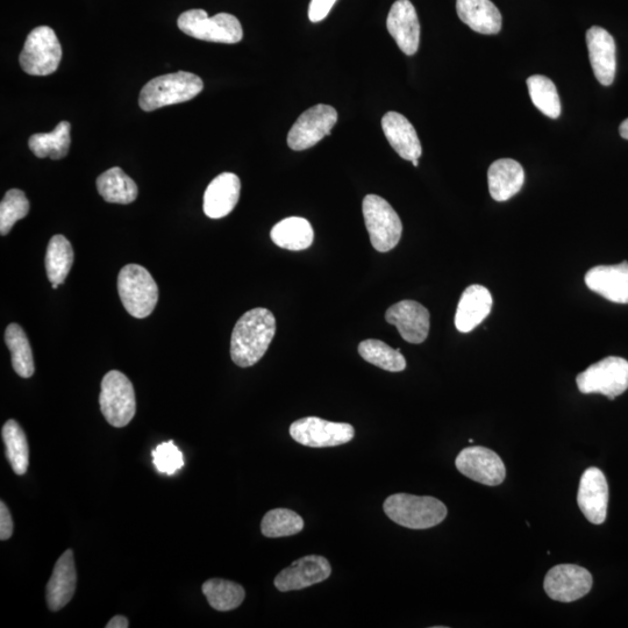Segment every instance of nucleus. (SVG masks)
I'll return each mask as SVG.
<instances>
[{"instance_id": "nucleus-26", "label": "nucleus", "mask_w": 628, "mask_h": 628, "mask_svg": "<svg viewBox=\"0 0 628 628\" xmlns=\"http://www.w3.org/2000/svg\"><path fill=\"white\" fill-rule=\"evenodd\" d=\"M270 237L276 246L298 252L311 247L314 231L310 221L290 217L276 224L271 230Z\"/></svg>"}, {"instance_id": "nucleus-24", "label": "nucleus", "mask_w": 628, "mask_h": 628, "mask_svg": "<svg viewBox=\"0 0 628 628\" xmlns=\"http://www.w3.org/2000/svg\"><path fill=\"white\" fill-rule=\"evenodd\" d=\"M456 11L462 23L477 33L492 35L502 30V13L491 0H456Z\"/></svg>"}, {"instance_id": "nucleus-40", "label": "nucleus", "mask_w": 628, "mask_h": 628, "mask_svg": "<svg viewBox=\"0 0 628 628\" xmlns=\"http://www.w3.org/2000/svg\"><path fill=\"white\" fill-rule=\"evenodd\" d=\"M128 620L124 616H116L113 617L109 623H107L106 628H127Z\"/></svg>"}, {"instance_id": "nucleus-34", "label": "nucleus", "mask_w": 628, "mask_h": 628, "mask_svg": "<svg viewBox=\"0 0 628 628\" xmlns=\"http://www.w3.org/2000/svg\"><path fill=\"white\" fill-rule=\"evenodd\" d=\"M527 87L533 104L541 113L552 119L560 117V97L552 80L546 76L534 75L528 78Z\"/></svg>"}, {"instance_id": "nucleus-43", "label": "nucleus", "mask_w": 628, "mask_h": 628, "mask_svg": "<svg viewBox=\"0 0 628 628\" xmlns=\"http://www.w3.org/2000/svg\"><path fill=\"white\" fill-rule=\"evenodd\" d=\"M59 285H60V284L53 283V284H52V287H53V289H54V290H56L57 288H59Z\"/></svg>"}, {"instance_id": "nucleus-23", "label": "nucleus", "mask_w": 628, "mask_h": 628, "mask_svg": "<svg viewBox=\"0 0 628 628\" xmlns=\"http://www.w3.org/2000/svg\"><path fill=\"white\" fill-rule=\"evenodd\" d=\"M77 573L74 552H64L57 560L51 580L47 584V604L51 611H60L73 599L76 591Z\"/></svg>"}, {"instance_id": "nucleus-33", "label": "nucleus", "mask_w": 628, "mask_h": 628, "mask_svg": "<svg viewBox=\"0 0 628 628\" xmlns=\"http://www.w3.org/2000/svg\"><path fill=\"white\" fill-rule=\"evenodd\" d=\"M363 360L390 373H401L406 368V360L401 349H394L381 340L369 339L359 345Z\"/></svg>"}, {"instance_id": "nucleus-21", "label": "nucleus", "mask_w": 628, "mask_h": 628, "mask_svg": "<svg viewBox=\"0 0 628 628\" xmlns=\"http://www.w3.org/2000/svg\"><path fill=\"white\" fill-rule=\"evenodd\" d=\"M494 299L483 285H470L463 292L455 314V326L461 333H469L489 316Z\"/></svg>"}, {"instance_id": "nucleus-19", "label": "nucleus", "mask_w": 628, "mask_h": 628, "mask_svg": "<svg viewBox=\"0 0 628 628\" xmlns=\"http://www.w3.org/2000/svg\"><path fill=\"white\" fill-rule=\"evenodd\" d=\"M584 281L591 291L608 301L628 304V262L591 268Z\"/></svg>"}, {"instance_id": "nucleus-1", "label": "nucleus", "mask_w": 628, "mask_h": 628, "mask_svg": "<svg viewBox=\"0 0 628 628\" xmlns=\"http://www.w3.org/2000/svg\"><path fill=\"white\" fill-rule=\"evenodd\" d=\"M276 334V319L268 309L248 311L235 324L231 339V358L235 365H256L267 353Z\"/></svg>"}, {"instance_id": "nucleus-38", "label": "nucleus", "mask_w": 628, "mask_h": 628, "mask_svg": "<svg viewBox=\"0 0 628 628\" xmlns=\"http://www.w3.org/2000/svg\"><path fill=\"white\" fill-rule=\"evenodd\" d=\"M337 0H311L309 7V19L312 23L324 20L333 9Z\"/></svg>"}, {"instance_id": "nucleus-4", "label": "nucleus", "mask_w": 628, "mask_h": 628, "mask_svg": "<svg viewBox=\"0 0 628 628\" xmlns=\"http://www.w3.org/2000/svg\"><path fill=\"white\" fill-rule=\"evenodd\" d=\"M118 292L125 310L138 319L151 316L159 302V288L153 276L139 264H127L120 270Z\"/></svg>"}, {"instance_id": "nucleus-22", "label": "nucleus", "mask_w": 628, "mask_h": 628, "mask_svg": "<svg viewBox=\"0 0 628 628\" xmlns=\"http://www.w3.org/2000/svg\"><path fill=\"white\" fill-rule=\"evenodd\" d=\"M382 128L385 138L402 159L412 162L423 154L415 127L403 114L388 112L382 118Z\"/></svg>"}, {"instance_id": "nucleus-18", "label": "nucleus", "mask_w": 628, "mask_h": 628, "mask_svg": "<svg viewBox=\"0 0 628 628\" xmlns=\"http://www.w3.org/2000/svg\"><path fill=\"white\" fill-rule=\"evenodd\" d=\"M587 45L592 70L599 83L610 87L617 69L616 42L602 27H591L587 32Z\"/></svg>"}, {"instance_id": "nucleus-5", "label": "nucleus", "mask_w": 628, "mask_h": 628, "mask_svg": "<svg viewBox=\"0 0 628 628\" xmlns=\"http://www.w3.org/2000/svg\"><path fill=\"white\" fill-rule=\"evenodd\" d=\"M177 24L189 37L217 44L234 45L244 38L240 21L230 13L210 18L204 10H190L181 14Z\"/></svg>"}, {"instance_id": "nucleus-15", "label": "nucleus", "mask_w": 628, "mask_h": 628, "mask_svg": "<svg viewBox=\"0 0 628 628\" xmlns=\"http://www.w3.org/2000/svg\"><path fill=\"white\" fill-rule=\"evenodd\" d=\"M331 574L330 562L323 556H304L276 576L275 587L282 592L302 590L326 581Z\"/></svg>"}, {"instance_id": "nucleus-32", "label": "nucleus", "mask_w": 628, "mask_h": 628, "mask_svg": "<svg viewBox=\"0 0 628 628\" xmlns=\"http://www.w3.org/2000/svg\"><path fill=\"white\" fill-rule=\"evenodd\" d=\"M202 590L212 608L221 612L238 609L246 597L245 589L240 584L221 578L206 581Z\"/></svg>"}, {"instance_id": "nucleus-20", "label": "nucleus", "mask_w": 628, "mask_h": 628, "mask_svg": "<svg viewBox=\"0 0 628 628\" xmlns=\"http://www.w3.org/2000/svg\"><path fill=\"white\" fill-rule=\"evenodd\" d=\"M240 178L232 173H224L210 183L204 194V213L211 219L228 216L240 198Z\"/></svg>"}, {"instance_id": "nucleus-42", "label": "nucleus", "mask_w": 628, "mask_h": 628, "mask_svg": "<svg viewBox=\"0 0 628 628\" xmlns=\"http://www.w3.org/2000/svg\"><path fill=\"white\" fill-rule=\"evenodd\" d=\"M412 163H413V166H415V167H418V166H419V162H418V160L412 161Z\"/></svg>"}, {"instance_id": "nucleus-28", "label": "nucleus", "mask_w": 628, "mask_h": 628, "mask_svg": "<svg viewBox=\"0 0 628 628\" xmlns=\"http://www.w3.org/2000/svg\"><path fill=\"white\" fill-rule=\"evenodd\" d=\"M71 125L68 121H61L51 133H38L32 135L30 149L39 159L61 160L69 153Z\"/></svg>"}, {"instance_id": "nucleus-6", "label": "nucleus", "mask_w": 628, "mask_h": 628, "mask_svg": "<svg viewBox=\"0 0 628 628\" xmlns=\"http://www.w3.org/2000/svg\"><path fill=\"white\" fill-rule=\"evenodd\" d=\"M363 217L371 245L380 253L392 251L401 241L403 224L397 212L384 198L368 195L363 199Z\"/></svg>"}, {"instance_id": "nucleus-41", "label": "nucleus", "mask_w": 628, "mask_h": 628, "mask_svg": "<svg viewBox=\"0 0 628 628\" xmlns=\"http://www.w3.org/2000/svg\"><path fill=\"white\" fill-rule=\"evenodd\" d=\"M619 133L620 135H622V138L628 140V119H626L624 123L620 125Z\"/></svg>"}, {"instance_id": "nucleus-35", "label": "nucleus", "mask_w": 628, "mask_h": 628, "mask_svg": "<svg viewBox=\"0 0 628 628\" xmlns=\"http://www.w3.org/2000/svg\"><path fill=\"white\" fill-rule=\"evenodd\" d=\"M304 520L295 511L275 509L267 512L261 523V531L267 538L291 537L302 532Z\"/></svg>"}, {"instance_id": "nucleus-30", "label": "nucleus", "mask_w": 628, "mask_h": 628, "mask_svg": "<svg viewBox=\"0 0 628 628\" xmlns=\"http://www.w3.org/2000/svg\"><path fill=\"white\" fill-rule=\"evenodd\" d=\"M7 460L17 475H25L30 466V446L26 434L16 420L6 421L2 430Z\"/></svg>"}, {"instance_id": "nucleus-25", "label": "nucleus", "mask_w": 628, "mask_h": 628, "mask_svg": "<svg viewBox=\"0 0 628 628\" xmlns=\"http://www.w3.org/2000/svg\"><path fill=\"white\" fill-rule=\"evenodd\" d=\"M524 182V168L515 160H497L489 168V191L496 202H506L516 196L522 190Z\"/></svg>"}, {"instance_id": "nucleus-27", "label": "nucleus", "mask_w": 628, "mask_h": 628, "mask_svg": "<svg viewBox=\"0 0 628 628\" xmlns=\"http://www.w3.org/2000/svg\"><path fill=\"white\" fill-rule=\"evenodd\" d=\"M97 190L107 203L126 205L138 198L137 184L118 167L106 170L97 178Z\"/></svg>"}, {"instance_id": "nucleus-9", "label": "nucleus", "mask_w": 628, "mask_h": 628, "mask_svg": "<svg viewBox=\"0 0 628 628\" xmlns=\"http://www.w3.org/2000/svg\"><path fill=\"white\" fill-rule=\"evenodd\" d=\"M576 383L582 394L615 399L628 389V361L610 356L584 370L576 377Z\"/></svg>"}, {"instance_id": "nucleus-13", "label": "nucleus", "mask_w": 628, "mask_h": 628, "mask_svg": "<svg viewBox=\"0 0 628 628\" xmlns=\"http://www.w3.org/2000/svg\"><path fill=\"white\" fill-rule=\"evenodd\" d=\"M592 583L594 580L589 570L576 565H560L549 570L544 588L553 601L572 603L588 595Z\"/></svg>"}, {"instance_id": "nucleus-11", "label": "nucleus", "mask_w": 628, "mask_h": 628, "mask_svg": "<svg viewBox=\"0 0 628 628\" xmlns=\"http://www.w3.org/2000/svg\"><path fill=\"white\" fill-rule=\"evenodd\" d=\"M338 121V112L330 105L310 107L299 117L288 134V146L301 152L314 147L331 133Z\"/></svg>"}, {"instance_id": "nucleus-12", "label": "nucleus", "mask_w": 628, "mask_h": 628, "mask_svg": "<svg viewBox=\"0 0 628 628\" xmlns=\"http://www.w3.org/2000/svg\"><path fill=\"white\" fill-rule=\"evenodd\" d=\"M455 466L470 480L489 487L502 484L506 477L504 462L498 454L481 446L463 449L456 458Z\"/></svg>"}, {"instance_id": "nucleus-31", "label": "nucleus", "mask_w": 628, "mask_h": 628, "mask_svg": "<svg viewBox=\"0 0 628 628\" xmlns=\"http://www.w3.org/2000/svg\"><path fill=\"white\" fill-rule=\"evenodd\" d=\"M5 342L10 349L12 367L16 373L23 378H30L34 375L35 366L33 352L27 335L18 324H10L6 328Z\"/></svg>"}, {"instance_id": "nucleus-29", "label": "nucleus", "mask_w": 628, "mask_h": 628, "mask_svg": "<svg viewBox=\"0 0 628 628\" xmlns=\"http://www.w3.org/2000/svg\"><path fill=\"white\" fill-rule=\"evenodd\" d=\"M74 249L64 235H54L46 253V271L51 283L62 285L74 264Z\"/></svg>"}, {"instance_id": "nucleus-17", "label": "nucleus", "mask_w": 628, "mask_h": 628, "mask_svg": "<svg viewBox=\"0 0 628 628\" xmlns=\"http://www.w3.org/2000/svg\"><path fill=\"white\" fill-rule=\"evenodd\" d=\"M387 28L404 54L412 56L418 52L420 24L415 6L410 0H397L391 6Z\"/></svg>"}, {"instance_id": "nucleus-16", "label": "nucleus", "mask_w": 628, "mask_h": 628, "mask_svg": "<svg viewBox=\"0 0 628 628\" xmlns=\"http://www.w3.org/2000/svg\"><path fill=\"white\" fill-rule=\"evenodd\" d=\"M385 320L395 326L402 338L410 344H423L430 333V312L415 301H402L392 305Z\"/></svg>"}, {"instance_id": "nucleus-39", "label": "nucleus", "mask_w": 628, "mask_h": 628, "mask_svg": "<svg viewBox=\"0 0 628 628\" xmlns=\"http://www.w3.org/2000/svg\"><path fill=\"white\" fill-rule=\"evenodd\" d=\"M13 534V519L4 502L0 503V540H9Z\"/></svg>"}, {"instance_id": "nucleus-37", "label": "nucleus", "mask_w": 628, "mask_h": 628, "mask_svg": "<svg viewBox=\"0 0 628 628\" xmlns=\"http://www.w3.org/2000/svg\"><path fill=\"white\" fill-rule=\"evenodd\" d=\"M153 463L159 473L171 476L183 468L184 458L175 442L168 441L154 449Z\"/></svg>"}, {"instance_id": "nucleus-14", "label": "nucleus", "mask_w": 628, "mask_h": 628, "mask_svg": "<svg viewBox=\"0 0 628 628\" xmlns=\"http://www.w3.org/2000/svg\"><path fill=\"white\" fill-rule=\"evenodd\" d=\"M578 508L591 524L602 525L608 515L609 485L601 469L584 471L577 494Z\"/></svg>"}, {"instance_id": "nucleus-7", "label": "nucleus", "mask_w": 628, "mask_h": 628, "mask_svg": "<svg viewBox=\"0 0 628 628\" xmlns=\"http://www.w3.org/2000/svg\"><path fill=\"white\" fill-rule=\"evenodd\" d=\"M99 404L107 423L121 428L131 423L137 412V399L130 378L118 370H111L102 381Z\"/></svg>"}, {"instance_id": "nucleus-8", "label": "nucleus", "mask_w": 628, "mask_h": 628, "mask_svg": "<svg viewBox=\"0 0 628 628\" xmlns=\"http://www.w3.org/2000/svg\"><path fill=\"white\" fill-rule=\"evenodd\" d=\"M62 59V47L51 27L35 28L25 42L20 54V66L32 76H48L55 73Z\"/></svg>"}, {"instance_id": "nucleus-3", "label": "nucleus", "mask_w": 628, "mask_h": 628, "mask_svg": "<svg viewBox=\"0 0 628 628\" xmlns=\"http://www.w3.org/2000/svg\"><path fill=\"white\" fill-rule=\"evenodd\" d=\"M201 77L187 71L153 78L144 88L139 97L142 110L151 112L161 107L189 102L203 91Z\"/></svg>"}, {"instance_id": "nucleus-10", "label": "nucleus", "mask_w": 628, "mask_h": 628, "mask_svg": "<svg viewBox=\"0 0 628 628\" xmlns=\"http://www.w3.org/2000/svg\"><path fill=\"white\" fill-rule=\"evenodd\" d=\"M290 435L303 446L326 448L348 444L353 440L355 430L349 424L306 417L295 421L290 426Z\"/></svg>"}, {"instance_id": "nucleus-2", "label": "nucleus", "mask_w": 628, "mask_h": 628, "mask_svg": "<svg viewBox=\"0 0 628 628\" xmlns=\"http://www.w3.org/2000/svg\"><path fill=\"white\" fill-rule=\"evenodd\" d=\"M383 509L392 522L411 530H427L447 517L446 505L430 496L395 494L384 502Z\"/></svg>"}, {"instance_id": "nucleus-36", "label": "nucleus", "mask_w": 628, "mask_h": 628, "mask_svg": "<svg viewBox=\"0 0 628 628\" xmlns=\"http://www.w3.org/2000/svg\"><path fill=\"white\" fill-rule=\"evenodd\" d=\"M30 212V202L24 191L12 189L6 192L0 204V234L5 237L20 219Z\"/></svg>"}]
</instances>
